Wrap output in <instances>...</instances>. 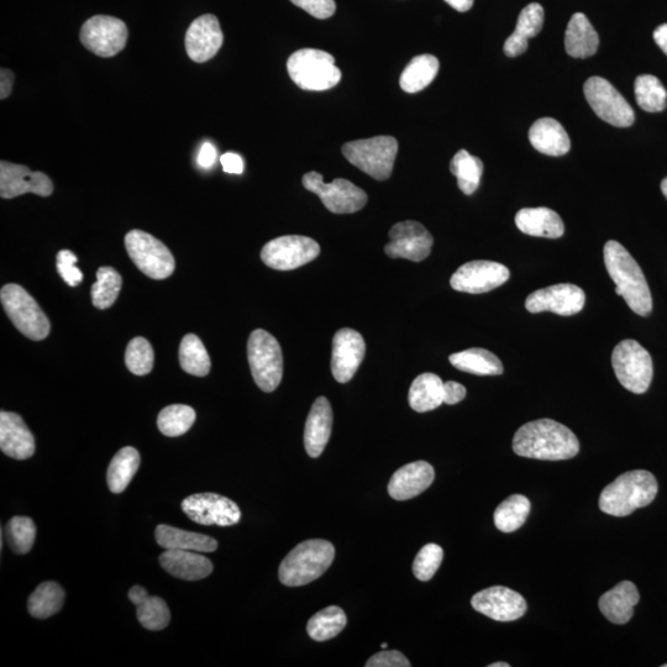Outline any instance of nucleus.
<instances>
[{
    "mask_svg": "<svg viewBox=\"0 0 667 667\" xmlns=\"http://www.w3.org/2000/svg\"><path fill=\"white\" fill-rule=\"evenodd\" d=\"M155 354L151 344L145 338L130 341L125 353V364L131 374L145 376L154 369Z\"/></svg>",
    "mask_w": 667,
    "mask_h": 667,
    "instance_id": "obj_47",
    "label": "nucleus"
},
{
    "mask_svg": "<svg viewBox=\"0 0 667 667\" xmlns=\"http://www.w3.org/2000/svg\"><path fill=\"white\" fill-rule=\"evenodd\" d=\"M609 277L616 283V293L634 313L648 317L653 311V297L642 269L618 241H608L603 249Z\"/></svg>",
    "mask_w": 667,
    "mask_h": 667,
    "instance_id": "obj_2",
    "label": "nucleus"
},
{
    "mask_svg": "<svg viewBox=\"0 0 667 667\" xmlns=\"http://www.w3.org/2000/svg\"><path fill=\"white\" fill-rule=\"evenodd\" d=\"M446 3L453 7L458 12L465 13L472 8L475 0H445Z\"/></svg>",
    "mask_w": 667,
    "mask_h": 667,
    "instance_id": "obj_58",
    "label": "nucleus"
},
{
    "mask_svg": "<svg viewBox=\"0 0 667 667\" xmlns=\"http://www.w3.org/2000/svg\"><path fill=\"white\" fill-rule=\"evenodd\" d=\"M381 649H387V643L381 644Z\"/></svg>",
    "mask_w": 667,
    "mask_h": 667,
    "instance_id": "obj_61",
    "label": "nucleus"
},
{
    "mask_svg": "<svg viewBox=\"0 0 667 667\" xmlns=\"http://www.w3.org/2000/svg\"><path fill=\"white\" fill-rule=\"evenodd\" d=\"M516 225L522 233L538 238L559 239L565 233L560 215L549 208H524L516 215Z\"/></svg>",
    "mask_w": 667,
    "mask_h": 667,
    "instance_id": "obj_28",
    "label": "nucleus"
},
{
    "mask_svg": "<svg viewBox=\"0 0 667 667\" xmlns=\"http://www.w3.org/2000/svg\"><path fill=\"white\" fill-rule=\"evenodd\" d=\"M303 186L317 194L325 208L334 214H353L366 206L367 194L353 182L338 178L325 183L318 172H308L303 176Z\"/></svg>",
    "mask_w": 667,
    "mask_h": 667,
    "instance_id": "obj_11",
    "label": "nucleus"
},
{
    "mask_svg": "<svg viewBox=\"0 0 667 667\" xmlns=\"http://www.w3.org/2000/svg\"><path fill=\"white\" fill-rule=\"evenodd\" d=\"M147 595V591L144 587L134 586L130 588L129 591V600L134 603L135 606H138L140 602H143Z\"/></svg>",
    "mask_w": 667,
    "mask_h": 667,
    "instance_id": "obj_57",
    "label": "nucleus"
},
{
    "mask_svg": "<svg viewBox=\"0 0 667 667\" xmlns=\"http://www.w3.org/2000/svg\"><path fill=\"white\" fill-rule=\"evenodd\" d=\"M346 623L348 618L343 609L330 606L309 619L307 632L315 642H327L343 632Z\"/></svg>",
    "mask_w": 667,
    "mask_h": 667,
    "instance_id": "obj_38",
    "label": "nucleus"
},
{
    "mask_svg": "<svg viewBox=\"0 0 667 667\" xmlns=\"http://www.w3.org/2000/svg\"><path fill=\"white\" fill-rule=\"evenodd\" d=\"M65 603V591L56 582L47 581L31 593L28 609L31 616L46 619L61 611Z\"/></svg>",
    "mask_w": 667,
    "mask_h": 667,
    "instance_id": "obj_37",
    "label": "nucleus"
},
{
    "mask_svg": "<svg viewBox=\"0 0 667 667\" xmlns=\"http://www.w3.org/2000/svg\"><path fill=\"white\" fill-rule=\"evenodd\" d=\"M9 548L19 555L28 554L35 543L36 525L29 517H14L5 527Z\"/></svg>",
    "mask_w": 667,
    "mask_h": 667,
    "instance_id": "obj_45",
    "label": "nucleus"
},
{
    "mask_svg": "<svg viewBox=\"0 0 667 667\" xmlns=\"http://www.w3.org/2000/svg\"><path fill=\"white\" fill-rule=\"evenodd\" d=\"M125 248L130 259L147 277L165 280L175 272V257L170 249L145 231H129L125 236Z\"/></svg>",
    "mask_w": 667,
    "mask_h": 667,
    "instance_id": "obj_10",
    "label": "nucleus"
},
{
    "mask_svg": "<svg viewBox=\"0 0 667 667\" xmlns=\"http://www.w3.org/2000/svg\"><path fill=\"white\" fill-rule=\"evenodd\" d=\"M664 667H667V664H665Z\"/></svg>",
    "mask_w": 667,
    "mask_h": 667,
    "instance_id": "obj_62",
    "label": "nucleus"
},
{
    "mask_svg": "<svg viewBox=\"0 0 667 667\" xmlns=\"http://www.w3.org/2000/svg\"><path fill=\"white\" fill-rule=\"evenodd\" d=\"M196 411L186 404H172L157 417V427L166 437L176 438L186 434L196 422Z\"/></svg>",
    "mask_w": 667,
    "mask_h": 667,
    "instance_id": "obj_42",
    "label": "nucleus"
},
{
    "mask_svg": "<svg viewBox=\"0 0 667 667\" xmlns=\"http://www.w3.org/2000/svg\"><path fill=\"white\" fill-rule=\"evenodd\" d=\"M439 60L433 55H419L409 62L401 75V88L409 94L418 93L435 80L439 72Z\"/></svg>",
    "mask_w": 667,
    "mask_h": 667,
    "instance_id": "obj_36",
    "label": "nucleus"
},
{
    "mask_svg": "<svg viewBox=\"0 0 667 667\" xmlns=\"http://www.w3.org/2000/svg\"><path fill=\"white\" fill-rule=\"evenodd\" d=\"M366 353L364 338L356 330L345 328L333 340L332 372L336 381L348 383L359 370Z\"/></svg>",
    "mask_w": 667,
    "mask_h": 667,
    "instance_id": "obj_21",
    "label": "nucleus"
},
{
    "mask_svg": "<svg viewBox=\"0 0 667 667\" xmlns=\"http://www.w3.org/2000/svg\"><path fill=\"white\" fill-rule=\"evenodd\" d=\"M182 511L194 523L231 527L238 524L241 511L238 504L217 493H196L183 500Z\"/></svg>",
    "mask_w": 667,
    "mask_h": 667,
    "instance_id": "obj_15",
    "label": "nucleus"
},
{
    "mask_svg": "<svg viewBox=\"0 0 667 667\" xmlns=\"http://www.w3.org/2000/svg\"><path fill=\"white\" fill-rule=\"evenodd\" d=\"M586 294L572 283L543 288L529 294L525 308L530 313L553 312L564 317L580 313L585 307Z\"/></svg>",
    "mask_w": 667,
    "mask_h": 667,
    "instance_id": "obj_17",
    "label": "nucleus"
},
{
    "mask_svg": "<svg viewBox=\"0 0 667 667\" xmlns=\"http://www.w3.org/2000/svg\"><path fill=\"white\" fill-rule=\"evenodd\" d=\"M123 278L113 267H101L97 271V282L92 286V302L98 309H108L117 301L122 290Z\"/></svg>",
    "mask_w": 667,
    "mask_h": 667,
    "instance_id": "obj_44",
    "label": "nucleus"
},
{
    "mask_svg": "<svg viewBox=\"0 0 667 667\" xmlns=\"http://www.w3.org/2000/svg\"><path fill=\"white\" fill-rule=\"evenodd\" d=\"M0 449L15 460L30 459L35 454V438L17 413H0Z\"/></svg>",
    "mask_w": 667,
    "mask_h": 667,
    "instance_id": "obj_23",
    "label": "nucleus"
},
{
    "mask_svg": "<svg viewBox=\"0 0 667 667\" xmlns=\"http://www.w3.org/2000/svg\"><path fill=\"white\" fill-rule=\"evenodd\" d=\"M248 359L252 377L260 390H276L283 376V355L275 336L266 330L252 332L248 343Z\"/></svg>",
    "mask_w": 667,
    "mask_h": 667,
    "instance_id": "obj_8",
    "label": "nucleus"
},
{
    "mask_svg": "<svg viewBox=\"0 0 667 667\" xmlns=\"http://www.w3.org/2000/svg\"><path fill=\"white\" fill-rule=\"evenodd\" d=\"M319 254L317 241L307 236L287 235L267 243L261 251V260L273 270L291 271L317 259Z\"/></svg>",
    "mask_w": 667,
    "mask_h": 667,
    "instance_id": "obj_13",
    "label": "nucleus"
},
{
    "mask_svg": "<svg viewBox=\"0 0 667 667\" xmlns=\"http://www.w3.org/2000/svg\"><path fill=\"white\" fill-rule=\"evenodd\" d=\"M612 366L618 381L628 391L642 395L653 381V359L635 340H623L613 350Z\"/></svg>",
    "mask_w": 667,
    "mask_h": 667,
    "instance_id": "obj_9",
    "label": "nucleus"
},
{
    "mask_svg": "<svg viewBox=\"0 0 667 667\" xmlns=\"http://www.w3.org/2000/svg\"><path fill=\"white\" fill-rule=\"evenodd\" d=\"M80 36L82 45L94 55L113 57L124 50L128 28L120 19L96 15L83 24Z\"/></svg>",
    "mask_w": 667,
    "mask_h": 667,
    "instance_id": "obj_14",
    "label": "nucleus"
},
{
    "mask_svg": "<svg viewBox=\"0 0 667 667\" xmlns=\"http://www.w3.org/2000/svg\"><path fill=\"white\" fill-rule=\"evenodd\" d=\"M333 429V409L327 398L315 399L311 412L308 414L304 445L311 458H319L328 445Z\"/></svg>",
    "mask_w": 667,
    "mask_h": 667,
    "instance_id": "obj_25",
    "label": "nucleus"
},
{
    "mask_svg": "<svg viewBox=\"0 0 667 667\" xmlns=\"http://www.w3.org/2000/svg\"><path fill=\"white\" fill-rule=\"evenodd\" d=\"M157 544L165 550H187L197 553H213L218 549L217 540L208 535L187 532V530L161 524L155 530Z\"/></svg>",
    "mask_w": 667,
    "mask_h": 667,
    "instance_id": "obj_32",
    "label": "nucleus"
},
{
    "mask_svg": "<svg viewBox=\"0 0 667 667\" xmlns=\"http://www.w3.org/2000/svg\"><path fill=\"white\" fill-rule=\"evenodd\" d=\"M198 165L202 168H212L217 161V149L215 146L210 143H204L201 147V151L198 154Z\"/></svg>",
    "mask_w": 667,
    "mask_h": 667,
    "instance_id": "obj_54",
    "label": "nucleus"
},
{
    "mask_svg": "<svg viewBox=\"0 0 667 667\" xmlns=\"http://www.w3.org/2000/svg\"><path fill=\"white\" fill-rule=\"evenodd\" d=\"M14 72L8 68H2L0 71V98L5 99L10 96L14 83Z\"/></svg>",
    "mask_w": 667,
    "mask_h": 667,
    "instance_id": "obj_55",
    "label": "nucleus"
},
{
    "mask_svg": "<svg viewBox=\"0 0 667 667\" xmlns=\"http://www.w3.org/2000/svg\"><path fill=\"white\" fill-rule=\"evenodd\" d=\"M450 171L458 178V186L462 193L471 196L480 186L483 173V162L479 157L472 156L466 150H460L451 160Z\"/></svg>",
    "mask_w": 667,
    "mask_h": 667,
    "instance_id": "obj_39",
    "label": "nucleus"
},
{
    "mask_svg": "<svg viewBox=\"0 0 667 667\" xmlns=\"http://www.w3.org/2000/svg\"><path fill=\"white\" fill-rule=\"evenodd\" d=\"M544 9L538 3L525 7L519 14L517 28L504 42V54L517 57L528 49V40L535 38L543 29Z\"/></svg>",
    "mask_w": 667,
    "mask_h": 667,
    "instance_id": "obj_30",
    "label": "nucleus"
},
{
    "mask_svg": "<svg viewBox=\"0 0 667 667\" xmlns=\"http://www.w3.org/2000/svg\"><path fill=\"white\" fill-rule=\"evenodd\" d=\"M367 667H409L411 663L397 650L383 649L381 653L372 656L366 663Z\"/></svg>",
    "mask_w": 667,
    "mask_h": 667,
    "instance_id": "obj_51",
    "label": "nucleus"
},
{
    "mask_svg": "<svg viewBox=\"0 0 667 667\" xmlns=\"http://www.w3.org/2000/svg\"><path fill=\"white\" fill-rule=\"evenodd\" d=\"M397 152L398 141L392 136L350 141L343 146L345 159L377 181L391 177Z\"/></svg>",
    "mask_w": 667,
    "mask_h": 667,
    "instance_id": "obj_6",
    "label": "nucleus"
},
{
    "mask_svg": "<svg viewBox=\"0 0 667 667\" xmlns=\"http://www.w3.org/2000/svg\"><path fill=\"white\" fill-rule=\"evenodd\" d=\"M291 80L304 91L322 92L332 89L341 80V71L328 52L303 49L291 55L287 61Z\"/></svg>",
    "mask_w": 667,
    "mask_h": 667,
    "instance_id": "obj_5",
    "label": "nucleus"
},
{
    "mask_svg": "<svg viewBox=\"0 0 667 667\" xmlns=\"http://www.w3.org/2000/svg\"><path fill=\"white\" fill-rule=\"evenodd\" d=\"M530 144L548 156H563L570 151L571 141L564 126L553 118L537 120L529 130Z\"/></svg>",
    "mask_w": 667,
    "mask_h": 667,
    "instance_id": "obj_29",
    "label": "nucleus"
},
{
    "mask_svg": "<svg viewBox=\"0 0 667 667\" xmlns=\"http://www.w3.org/2000/svg\"><path fill=\"white\" fill-rule=\"evenodd\" d=\"M444 559V550L437 544H427L419 551L413 564V574L419 581L427 582L437 574Z\"/></svg>",
    "mask_w": 667,
    "mask_h": 667,
    "instance_id": "obj_48",
    "label": "nucleus"
},
{
    "mask_svg": "<svg viewBox=\"0 0 667 667\" xmlns=\"http://www.w3.org/2000/svg\"><path fill=\"white\" fill-rule=\"evenodd\" d=\"M162 569L185 581L206 579L214 570L212 561L197 551L165 550L160 556Z\"/></svg>",
    "mask_w": 667,
    "mask_h": 667,
    "instance_id": "obj_26",
    "label": "nucleus"
},
{
    "mask_svg": "<svg viewBox=\"0 0 667 667\" xmlns=\"http://www.w3.org/2000/svg\"><path fill=\"white\" fill-rule=\"evenodd\" d=\"M220 164L223 166V170L230 175H241L244 172V160L235 152H227L222 157H220Z\"/></svg>",
    "mask_w": 667,
    "mask_h": 667,
    "instance_id": "obj_53",
    "label": "nucleus"
},
{
    "mask_svg": "<svg viewBox=\"0 0 667 667\" xmlns=\"http://www.w3.org/2000/svg\"><path fill=\"white\" fill-rule=\"evenodd\" d=\"M390 243L386 245L385 252L391 259H406L420 262L430 255L433 248V236L424 225L407 220L397 223L392 227Z\"/></svg>",
    "mask_w": 667,
    "mask_h": 667,
    "instance_id": "obj_16",
    "label": "nucleus"
},
{
    "mask_svg": "<svg viewBox=\"0 0 667 667\" xmlns=\"http://www.w3.org/2000/svg\"><path fill=\"white\" fill-rule=\"evenodd\" d=\"M224 35L215 15L206 14L197 18L189 26L186 34V51L197 63L212 60L222 47Z\"/></svg>",
    "mask_w": 667,
    "mask_h": 667,
    "instance_id": "obj_22",
    "label": "nucleus"
},
{
    "mask_svg": "<svg viewBox=\"0 0 667 667\" xmlns=\"http://www.w3.org/2000/svg\"><path fill=\"white\" fill-rule=\"evenodd\" d=\"M435 479L433 466L416 461L401 467L388 483V493L396 501H407L428 490Z\"/></svg>",
    "mask_w": 667,
    "mask_h": 667,
    "instance_id": "obj_24",
    "label": "nucleus"
},
{
    "mask_svg": "<svg viewBox=\"0 0 667 667\" xmlns=\"http://www.w3.org/2000/svg\"><path fill=\"white\" fill-rule=\"evenodd\" d=\"M471 605L477 612L497 622H513L527 612V602L521 593L503 586L486 588L472 597Z\"/></svg>",
    "mask_w": 667,
    "mask_h": 667,
    "instance_id": "obj_19",
    "label": "nucleus"
},
{
    "mask_svg": "<svg viewBox=\"0 0 667 667\" xmlns=\"http://www.w3.org/2000/svg\"><path fill=\"white\" fill-rule=\"evenodd\" d=\"M291 2L317 19L332 18L336 10L334 0H291Z\"/></svg>",
    "mask_w": 667,
    "mask_h": 667,
    "instance_id": "obj_50",
    "label": "nucleus"
},
{
    "mask_svg": "<svg viewBox=\"0 0 667 667\" xmlns=\"http://www.w3.org/2000/svg\"><path fill=\"white\" fill-rule=\"evenodd\" d=\"M661 191H663L664 196L667 199V177L663 182H661Z\"/></svg>",
    "mask_w": 667,
    "mask_h": 667,
    "instance_id": "obj_59",
    "label": "nucleus"
},
{
    "mask_svg": "<svg viewBox=\"0 0 667 667\" xmlns=\"http://www.w3.org/2000/svg\"><path fill=\"white\" fill-rule=\"evenodd\" d=\"M658 495V481L648 471H629L602 491L600 509L614 517H627L647 507Z\"/></svg>",
    "mask_w": 667,
    "mask_h": 667,
    "instance_id": "obj_3",
    "label": "nucleus"
},
{
    "mask_svg": "<svg viewBox=\"0 0 667 667\" xmlns=\"http://www.w3.org/2000/svg\"><path fill=\"white\" fill-rule=\"evenodd\" d=\"M513 450L522 458L561 461L575 458L579 439L565 425L553 419L524 424L513 438Z\"/></svg>",
    "mask_w": 667,
    "mask_h": 667,
    "instance_id": "obj_1",
    "label": "nucleus"
},
{
    "mask_svg": "<svg viewBox=\"0 0 667 667\" xmlns=\"http://www.w3.org/2000/svg\"><path fill=\"white\" fill-rule=\"evenodd\" d=\"M0 301L14 327L31 340H44L50 334V320L23 287L9 283L0 291Z\"/></svg>",
    "mask_w": 667,
    "mask_h": 667,
    "instance_id": "obj_7",
    "label": "nucleus"
},
{
    "mask_svg": "<svg viewBox=\"0 0 667 667\" xmlns=\"http://www.w3.org/2000/svg\"><path fill=\"white\" fill-rule=\"evenodd\" d=\"M136 616L141 626L154 632L165 629L171 621L170 609L166 602L155 596H147L136 606Z\"/></svg>",
    "mask_w": 667,
    "mask_h": 667,
    "instance_id": "obj_46",
    "label": "nucleus"
},
{
    "mask_svg": "<svg viewBox=\"0 0 667 667\" xmlns=\"http://www.w3.org/2000/svg\"><path fill=\"white\" fill-rule=\"evenodd\" d=\"M451 365L456 369L477 376L502 375L504 367L502 361L495 354L486 349L474 348L449 357Z\"/></svg>",
    "mask_w": 667,
    "mask_h": 667,
    "instance_id": "obj_34",
    "label": "nucleus"
},
{
    "mask_svg": "<svg viewBox=\"0 0 667 667\" xmlns=\"http://www.w3.org/2000/svg\"><path fill=\"white\" fill-rule=\"evenodd\" d=\"M640 600L637 586L630 581H623L600 598L603 616L614 624H626L633 618L634 607Z\"/></svg>",
    "mask_w": 667,
    "mask_h": 667,
    "instance_id": "obj_27",
    "label": "nucleus"
},
{
    "mask_svg": "<svg viewBox=\"0 0 667 667\" xmlns=\"http://www.w3.org/2000/svg\"><path fill=\"white\" fill-rule=\"evenodd\" d=\"M635 98L640 108L649 113L663 112L667 103V92L659 78L642 75L635 80Z\"/></svg>",
    "mask_w": 667,
    "mask_h": 667,
    "instance_id": "obj_43",
    "label": "nucleus"
},
{
    "mask_svg": "<svg viewBox=\"0 0 667 667\" xmlns=\"http://www.w3.org/2000/svg\"><path fill=\"white\" fill-rule=\"evenodd\" d=\"M588 104L598 118L617 128H628L634 123V110L626 98L602 77H591L584 86Z\"/></svg>",
    "mask_w": 667,
    "mask_h": 667,
    "instance_id": "obj_12",
    "label": "nucleus"
},
{
    "mask_svg": "<svg viewBox=\"0 0 667 667\" xmlns=\"http://www.w3.org/2000/svg\"><path fill=\"white\" fill-rule=\"evenodd\" d=\"M654 40L667 55V24L660 25L654 31Z\"/></svg>",
    "mask_w": 667,
    "mask_h": 667,
    "instance_id": "obj_56",
    "label": "nucleus"
},
{
    "mask_svg": "<svg viewBox=\"0 0 667 667\" xmlns=\"http://www.w3.org/2000/svg\"><path fill=\"white\" fill-rule=\"evenodd\" d=\"M488 667H509V664H507V663H493L491 665H488Z\"/></svg>",
    "mask_w": 667,
    "mask_h": 667,
    "instance_id": "obj_60",
    "label": "nucleus"
},
{
    "mask_svg": "<svg viewBox=\"0 0 667 667\" xmlns=\"http://www.w3.org/2000/svg\"><path fill=\"white\" fill-rule=\"evenodd\" d=\"M335 558V548L327 540L313 539L298 544L283 559L278 576L283 585L298 587L311 584L323 576Z\"/></svg>",
    "mask_w": 667,
    "mask_h": 667,
    "instance_id": "obj_4",
    "label": "nucleus"
},
{
    "mask_svg": "<svg viewBox=\"0 0 667 667\" xmlns=\"http://www.w3.org/2000/svg\"><path fill=\"white\" fill-rule=\"evenodd\" d=\"M180 364L183 371L187 374L204 377L209 374L210 357L206 346L197 335L187 334L181 341L180 346Z\"/></svg>",
    "mask_w": 667,
    "mask_h": 667,
    "instance_id": "obj_40",
    "label": "nucleus"
},
{
    "mask_svg": "<svg viewBox=\"0 0 667 667\" xmlns=\"http://www.w3.org/2000/svg\"><path fill=\"white\" fill-rule=\"evenodd\" d=\"M77 256L70 250H61L57 254V271L68 286L76 287L83 280V273L77 269Z\"/></svg>",
    "mask_w": 667,
    "mask_h": 667,
    "instance_id": "obj_49",
    "label": "nucleus"
},
{
    "mask_svg": "<svg viewBox=\"0 0 667 667\" xmlns=\"http://www.w3.org/2000/svg\"><path fill=\"white\" fill-rule=\"evenodd\" d=\"M530 502L523 495H513L503 501L495 512V524L503 533L516 532L527 521Z\"/></svg>",
    "mask_w": 667,
    "mask_h": 667,
    "instance_id": "obj_41",
    "label": "nucleus"
},
{
    "mask_svg": "<svg viewBox=\"0 0 667 667\" xmlns=\"http://www.w3.org/2000/svg\"><path fill=\"white\" fill-rule=\"evenodd\" d=\"M506 266L493 261H471L462 265L451 276L450 285L455 291L481 294L501 287L509 280Z\"/></svg>",
    "mask_w": 667,
    "mask_h": 667,
    "instance_id": "obj_18",
    "label": "nucleus"
},
{
    "mask_svg": "<svg viewBox=\"0 0 667 667\" xmlns=\"http://www.w3.org/2000/svg\"><path fill=\"white\" fill-rule=\"evenodd\" d=\"M408 399L418 413L434 411L444 403V382L435 374H422L413 381Z\"/></svg>",
    "mask_w": 667,
    "mask_h": 667,
    "instance_id": "obj_33",
    "label": "nucleus"
},
{
    "mask_svg": "<svg viewBox=\"0 0 667 667\" xmlns=\"http://www.w3.org/2000/svg\"><path fill=\"white\" fill-rule=\"evenodd\" d=\"M140 466L139 451L131 446L119 450L113 460L110 461L107 471V482L109 490L119 495L126 490L134 479Z\"/></svg>",
    "mask_w": 667,
    "mask_h": 667,
    "instance_id": "obj_35",
    "label": "nucleus"
},
{
    "mask_svg": "<svg viewBox=\"0 0 667 667\" xmlns=\"http://www.w3.org/2000/svg\"><path fill=\"white\" fill-rule=\"evenodd\" d=\"M600 38L585 14L576 13L567 25L565 49L575 59H587L596 54Z\"/></svg>",
    "mask_w": 667,
    "mask_h": 667,
    "instance_id": "obj_31",
    "label": "nucleus"
},
{
    "mask_svg": "<svg viewBox=\"0 0 667 667\" xmlns=\"http://www.w3.org/2000/svg\"><path fill=\"white\" fill-rule=\"evenodd\" d=\"M54 192V185L44 172H33L29 167L0 162V197L12 199L25 193L49 197Z\"/></svg>",
    "mask_w": 667,
    "mask_h": 667,
    "instance_id": "obj_20",
    "label": "nucleus"
},
{
    "mask_svg": "<svg viewBox=\"0 0 667 667\" xmlns=\"http://www.w3.org/2000/svg\"><path fill=\"white\" fill-rule=\"evenodd\" d=\"M466 397V388L461 383L448 381L444 383V403L454 406Z\"/></svg>",
    "mask_w": 667,
    "mask_h": 667,
    "instance_id": "obj_52",
    "label": "nucleus"
}]
</instances>
